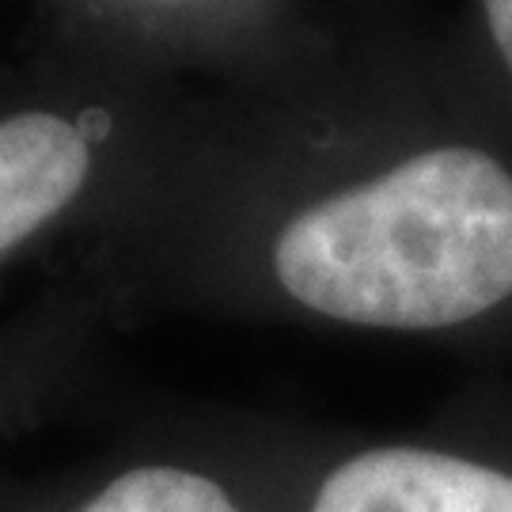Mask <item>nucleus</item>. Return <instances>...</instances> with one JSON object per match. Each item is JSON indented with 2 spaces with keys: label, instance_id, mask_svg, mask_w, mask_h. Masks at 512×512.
<instances>
[{
  "label": "nucleus",
  "instance_id": "nucleus-1",
  "mask_svg": "<svg viewBox=\"0 0 512 512\" xmlns=\"http://www.w3.org/2000/svg\"><path fill=\"white\" fill-rule=\"evenodd\" d=\"M99 251L315 323L512 319V103L459 23L338 12L304 57L194 88Z\"/></svg>",
  "mask_w": 512,
  "mask_h": 512
},
{
  "label": "nucleus",
  "instance_id": "nucleus-2",
  "mask_svg": "<svg viewBox=\"0 0 512 512\" xmlns=\"http://www.w3.org/2000/svg\"><path fill=\"white\" fill-rule=\"evenodd\" d=\"M194 84L54 35L0 84V266L57 236H99L145 183Z\"/></svg>",
  "mask_w": 512,
  "mask_h": 512
},
{
  "label": "nucleus",
  "instance_id": "nucleus-3",
  "mask_svg": "<svg viewBox=\"0 0 512 512\" xmlns=\"http://www.w3.org/2000/svg\"><path fill=\"white\" fill-rule=\"evenodd\" d=\"M46 8L54 35L126 50L194 88L277 73L338 16L319 0H46Z\"/></svg>",
  "mask_w": 512,
  "mask_h": 512
},
{
  "label": "nucleus",
  "instance_id": "nucleus-4",
  "mask_svg": "<svg viewBox=\"0 0 512 512\" xmlns=\"http://www.w3.org/2000/svg\"><path fill=\"white\" fill-rule=\"evenodd\" d=\"M311 512H512V471L440 444H372L319 478Z\"/></svg>",
  "mask_w": 512,
  "mask_h": 512
},
{
  "label": "nucleus",
  "instance_id": "nucleus-5",
  "mask_svg": "<svg viewBox=\"0 0 512 512\" xmlns=\"http://www.w3.org/2000/svg\"><path fill=\"white\" fill-rule=\"evenodd\" d=\"M80 512H243L228 486L183 463H133L103 482Z\"/></svg>",
  "mask_w": 512,
  "mask_h": 512
},
{
  "label": "nucleus",
  "instance_id": "nucleus-6",
  "mask_svg": "<svg viewBox=\"0 0 512 512\" xmlns=\"http://www.w3.org/2000/svg\"><path fill=\"white\" fill-rule=\"evenodd\" d=\"M456 23L471 38L478 61L494 76L501 95L512 103V0H467Z\"/></svg>",
  "mask_w": 512,
  "mask_h": 512
}]
</instances>
